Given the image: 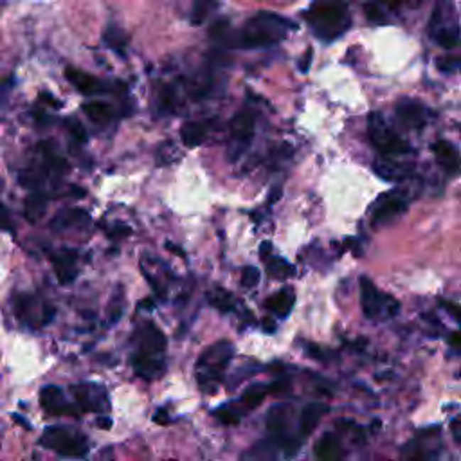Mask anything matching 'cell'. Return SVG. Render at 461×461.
<instances>
[{"mask_svg":"<svg viewBox=\"0 0 461 461\" xmlns=\"http://www.w3.org/2000/svg\"><path fill=\"white\" fill-rule=\"evenodd\" d=\"M47 200H49V198H47V195L42 193V191H35V193L29 195L28 200H26V217L31 222L38 220V218L45 213Z\"/></svg>","mask_w":461,"mask_h":461,"instance_id":"29","label":"cell"},{"mask_svg":"<svg viewBox=\"0 0 461 461\" xmlns=\"http://www.w3.org/2000/svg\"><path fill=\"white\" fill-rule=\"evenodd\" d=\"M0 229L9 231V233H13V229H15L13 227L11 217H9V211L4 206H0Z\"/></svg>","mask_w":461,"mask_h":461,"instance_id":"39","label":"cell"},{"mask_svg":"<svg viewBox=\"0 0 461 461\" xmlns=\"http://www.w3.org/2000/svg\"><path fill=\"white\" fill-rule=\"evenodd\" d=\"M361 301L362 312L368 319H376L382 314L388 315V318H395L400 310L396 299L391 295L380 294L379 288L369 278H361Z\"/></svg>","mask_w":461,"mask_h":461,"instance_id":"8","label":"cell"},{"mask_svg":"<svg viewBox=\"0 0 461 461\" xmlns=\"http://www.w3.org/2000/svg\"><path fill=\"white\" fill-rule=\"evenodd\" d=\"M450 429H452V436L456 440V443H460V418H454L452 423H450Z\"/></svg>","mask_w":461,"mask_h":461,"instance_id":"41","label":"cell"},{"mask_svg":"<svg viewBox=\"0 0 461 461\" xmlns=\"http://www.w3.org/2000/svg\"><path fill=\"white\" fill-rule=\"evenodd\" d=\"M72 395L76 398V406L85 413L92 411H101V409H107V395L103 391V388L99 386H94V384H80V386H74Z\"/></svg>","mask_w":461,"mask_h":461,"instance_id":"12","label":"cell"},{"mask_svg":"<svg viewBox=\"0 0 461 461\" xmlns=\"http://www.w3.org/2000/svg\"><path fill=\"white\" fill-rule=\"evenodd\" d=\"M308 355L314 357V359H321V361L325 359V353H322L321 349H319L318 346H314V345L308 346Z\"/></svg>","mask_w":461,"mask_h":461,"instance_id":"42","label":"cell"},{"mask_svg":"<svg viewBox=\"0 0 461 461\" xmlns=\"http://www.w3.org/2000/svg\"><path fill=\"white\" fill-rule=\"evenodd\" d=\"M368 134L371 144L382 156L395 157L411 151V146L407 144V141H403L398 134L393 132V128L388 126V123L384 121V117L379 112L369 114Z\"/></svg>","mask_w":461,"mask_h":461,"instance_id":"6","label":"cell"},{"mask_svg":"<svg viewBox=\"0 0 461 461\" xmlns=\"http://www.w3.org/2000/svg\"><path fill=\"white\" fill-rule=\"evenodd\" d=\"M310 58H312V53H310V50H308V55H306L305 63H301V70H303V72H306V70H308V63H310Z\"/></svg>","mask_w":461,"mask_h":461,"instance_id":"49","label":"cell"},{"mask_svg":"<svg viewBox=\"0 0 461 461\" xmlns=\"http://www.w3.org/2000/svg\"><path fill=\"white\" fill-rule=\"evenodd\" d=\"M76 260H78V252L72 251V249H62L56 254H53V264H55L60 283H72L74 278H76Z\"/></svg>","mask_w":461,"mask_h":461,"instance_id":"17","label":"cell"},{"mask_svg":"<svg viewBox=\"0 0 461 461\" xmlns=\"http://www.w3.org/2000/svg\"><path fill=\"white\" fill-rule=\"evenodd\" d=\"M295 23L278 13L260 11L245 22L234 36L233 45L240 49H265L283 42L288 33L294 31Z\"/></svg>","mask_w":461,"mask_h":461,"instance_id":"1","label":"cell"},{"mask_svg":"<svg viewBox=\"0 0 461 461\" xmlns=\"http://www.w3.org/2000/svg\"><path fill=\"white\" fill-rule=\"evenodd\" d=\"M276 449H278V445H276L272 440H267V442H261L258 443V445L252 447V449L245 454V457H254V460H272V457L276 456Z\"/></svg>","mask_w":461,"mask_h":461,"instance_id":"32","label":"cell"},{"mask_svg":"<svg viewBox=\"0 0 461 461\" xmlns=\"http://www.w3.org/2000/svg\"><path fill=\"white\" fill-rule=\"evenodd\" d=\"M271 393V384H258V386H251L247 391L242 395V402L247 409H254L256 406H260L265 400V396Z\"/></svg>","mask_w":461,"mask_h":461,"instance_id":"30","label":"cell"},{"mask_svg":"<svg viewBox=\"0 0 461 461\" xmlns=\"http://www.w3.org/2000/svg\"><path fill=\"white\" fill-rule=\"evenodd\" d=\"M264 330L267 334H274L276 332V322L272 319H265L264 321Z\"/></svg>","mask_w":461,"mask_h":461,"instance_id":"44","label":"cell"},{"mask_svg":"<svg viewBox=\"0 0 461 461\" xmlns=\"http://www.w3.org/2000/svg\"><path fill=\"white\" fill-rule=\"evenodd\" d=\"M269 252H271V242H264V244H261V249H260L261 258H265V260H267Z\"/></svg>","mask_w":461,"mask_h":461,"instance_id":"45","label":"cell"},{"mask_svg":"<svg viewBox=\"0 0 461 461\" xmlns=\"http://www.w3.org/2000/svg\"><path fill=\"white\" fill-rule=\"evenodd\" d=\"M258 283H260V271L256 267H245L242 271V285L245 288H254Z\"/></svg>","mask_w":461,"mask_h":461,"instance_id":"35","label":"cell"},{"mask_svg":"<svg viewBox=\"0 0 461 461\" xmlns=\"http://www.w3.org/2000/svg\"><path fill=\"white\" fill-rule=\"evenodd\" d=\"M267 269L271 272L272 278L276 279H285L291 278V276L295 274L294 265L288 264L283 258H276V260H267Z\"/></svg>","mask_w":461,"mask_h":461,"instance_id":"31","label":"cell"},{"mask_svg":"<svg viewBox=\"0 0 461 461\" xmlns=\"http://www.w3.org/2000/svg\"><path fill=\"white\" fill-rule=\"evenodd\" d=\"M105 42L109 43V45L112 47V49L121 50V49H123L124 43H126V36H124L123 33L119 31V29L112 28V29H109V31L105 33Z\"/></svg>","mask_w":461,"mask_h":461,"instance_id":"36","label":"cell"},{"mask_svg":"<svg viewBox=\"0 0 461 461\" xmlns=\"http://www.w3.org/2000/svg\"><path fill=\"white\" fill-rule=\"evenodd\" d=\"M90 222V217L87 211L83 210H65L60 211L58 215L55 217V220L50 222V229L60 233V231H65V229L70 227H85L87 224Z\"/></svg>","mask_w":461,"mask_h":461,"instance_id":"20","label":"cell"},{"mask_svg":"<svg viewBox=\"0 0 461 461\" xmlns=\"http://www.w3.org/2000/svg\"><path fill=\"white\" fill-rule=\"evenodd\" d=\"M40 403H42L43 411L53 416L78 415V411L74 409L72 403L67 402L65 395H63V391L58 386H45V388L40 391Z\"/></svg>","mask_w":461,"mask_h":461,"instance_id":"13","label":"cell"},{"mask_svg":"<svg viewBox=\"0 0 461 461\" xmlns=\"http://www.w3.org/2000/svg\"><path fill=\"white\" fill-rule=\"evenodd\" d=\"M396 117L409 128H422L427 121V109L416 99H402L396 105Z\"/></svg>","mask_w":461,"mask_h":461,"instance_id":"16","label":"cell"},{"mask_svg":"<svg viewBox=\"0 0 461 461\" xmlns=\"http://www.w3.org/2000/svg\"><path fill=\"white\" fill-rule=\"evenodd\" d=\"M411 0H368L366 15L373 23H389L396 16L402 15L403 8Z\"/></svg>","mask_w":461,"mask_h":461,"instance_id":"11","label":"cell"},{"mask_svg":"<svg viewBox=\"0 0 461 461\" xmlns=\"http://www.w3.org/2000/svg\"><path fill=\"white\" fill-rule=\"evenodd\" d=\"M210 301L211 305L217 306L220 312L233 310V298H231V294H227V292L220 291V288H217L213 294H210Z\"/></svg>","mask_w":461,"mask_h":461,"instance_id":"33","label":"cell"},{"mask_svg":"<svg viewBox=\"0 0 461 461\" xmlns=\"http://www.w3.org/2000/svg\"><path fill=\"white\" fill-rule=\"evenodd\" d=\"M295 303V294L292 288H283V291H279L278 294L271 295L265 303V308L272 314H276L278 318H287L288 314L292 312Z\"/></svg>","mask_w":461,"mask_h":461,"instance_id":"23","label":"cell"},{"mask_svg":"<svg viewBox=\"0 0 461 461\" xmlns=\"http://www.w3.org/2000/svg\"><path fill=\"white\" fill-rule=\"evenodd\" d=\"M136 341L139 345V352L148 355H161L166 349V337L153 322H146L137 330Z\"/></svg>","mask_w":461,"mask_h":461,"instance_id":"15","label":"cell"},{"mask_svg":"<svg viewBox=\"0 0 461 461\" xmlns=\"http://www.w3.org/2000/svg\"><path fill=\"white\" fill-rule=\"evenodd\" d=\"M97 425H99L101 429H110V427H112V420L107 418V416H103V418L97 420Z\"/></svg>","mask_w":461,"mask_h":461,"instance_id":"46","label":"cell"},{"mask_svg":"<svg viewBox=\"0 0 461 461\" xmlns=\"http://www.w3.org/2000/svg\"><path fill=\"white\" fill-rule=\"evenodd\" d=\"M305 20L321 42L341 38L352 26V15L345 0H315L305 11Z\"/></svg>","mask_w":461,"mask_h":461,"instance_id":"2","label":"cell"},{"mask_svg":"<svg viewBox=\"0 0 461 461\" xmlns=\"http://www.w3.org/2000/svg\"><path fill=\"white\" fill-rule=\"evenodd\" d=\"M65 124H67V128H69L70 136H72L74 139L78 141V143H85L87 132H85V128H83V124L80 123L78 119H67Z\"/></svg>","mask_w":461,"mask_h":461,"instance_id":"38","label":"cell"},{"mask_svg":"<svg viewBox=\"0 0 461 461\" xmlns=\"http://www.w3.org/2000/svg\"><path fill=\"white\" fill-rule=\"evenodd\" d=\"M429 35L442 49H456L460 43V16L452 0H438L430 13Z\"/></svg>","mask_w":461,"mask_h":461,"instance_id":"4","label":"cell"},{"mask_svg":"<svg viewBox=\"0 0 461 461\" xmlns=\"http://www.w3.org/2000/svg\"><path fill=\"white\" fill-rule=\"evenodd\" d=\"M15 308L20 321H23L29 326L47 325V322L53 321V315H55V308L49 305H45V308H43L42 312H38V301H36L35 295L29 294L18 295L15 303Z\"/></svg>","mask_w":461,"mask_h":461,"instance_id":"10","label":"cell"},{"mask_svg":"<svg viewBox=\"0 0 461 461\" xmlns=\"http://www.w3.org/2000/svg\"><path fill=\"white\" fill-rule=\"evenodd\" d=\"M288 416H291V407L287 403L274 406L267 415V430L271 434V440L285 452V456H294L299 450L301 440L294 438L288 434Z\"/></svg>","mask_w":461,"mask_h":461,"instance_id":"7","label":"cell"},{"mask_svg":"<svg viewBox=\"0 0 461 461\" xmlns=\"http://www.w3.org/2000/svg\"><path fill=\"white\" fill-rule=\"evenodd\" d=\"M132 366L136 369L137 375L146 376V379H151V376L159 375L163 371V361L157 359V355H148V353L137 352L136 355L132 357Z\"/></svg>","mask_w":461,"mask_h":461,"instance_id":"24","label":"cell"},{"mask_svg":"<svg viewBox=\"0 0 461 461\" xmlns=\"http://www.w3.org/2000/svg\"><path fill=\"white\" fill-rule=\"evenodd\" d=\"M234 355L233 342L220 341L217 345L210 346L206 352L202 353L197 362V379L200 388L207 393H213L218 384L224 380L225 371L229 368V362Z\"/></svg>","mask_w":461,"mask_h":461,"instance_id":"3","label":"cell"},{"mask_svg":"<svg viewBox=\"0 0 461 461\" xmlns=\"http://www.w3.org/2000/svg\"><path fill=\"white\" fill-rule=\"evenodd\" d=\"M220 0H193L190 20L193 26H202L218 8Z\"/></svg>","mask_w":461,"mask_h":461,"instance_id":"28","label":"cell"},{"mask_svg":"<svg viewBox=\"0 0 461 461\" xmlns=\"http://www.w3.org/2000/svg\"><path fill=\"white\" fill-rule=\"evenodd\" d=\"M153 422L159 423V425H166V423H170V416H168L166 409H159V411L156 413V416H153Z\"/></svg>","mask_w":461,"mask_h":461,"instance_id":"40","label":"cell"},{"mask_svg":"<svg viewBox=\"0 0 461 461\" xmlns=\"http://www.w3.org/2000/svg\"><path fill=\"white\" fill-rule=\"evenodd\" d=\"M433 151L438 164L447 175H456L460 171V151H457V148L452 143H449V141H438L433 146Z\"/></svg>","mask_w":461,"mask_h":461,"instance_id":"19","label":"cell"},{"mask_svg":"<svg viewBox=\"0 0 461 461\" xmlns=\"http://www.w3.org/2000/svg\"><path fill=\"white\" fill-rule=\"evenodd\" d=\"M407 207V198L406 195L400 190L386 193L376 200L375 207L371 211V224L375 227L379 225H386L388 222H391L393 218L398 217L400 213H403Z\"/></svg>","mask_w":461,"mask_h":461,"instance_id":"9","label":"cell"},{"mask_svg":"<svg viewBox=\"0 0 461 461\" xmlns=\"http://www.w3.org/2000/svg\"><path fill=\"white\" fill-rule=\"evenodd\" d=\"M213 415L217 416L222 423H227V425H231V423H238L242 418V411H238L234 406H222L220 409H217V411L213 413Z\"/></svg>","mask_w":461,"mask_h":461,"instance_id":"34","label":"cell"},{"mask_svg":"<svg viewBox=\"0 0 461 461\" xmlns=\"http://www.w3.org/2000/svg\"><path fill=\"white\" fill-rule=\"evenodd\" d=\"M436 67H438L442 72L452 74L460 69V58H457V56H442V58H438V62H436Z\"/></svg>","mask_w":461,"mask_h":461,"instance_id":"37","label":"cell"},{"mask_svg":"<svg viewBox=\"0 0 461 461\" xmlns=\"http://www.w3.org/2000/svg\"><path fill=\"white\" fill-rule=\"evenodd\" d=\"M373 171L379 175L380 178L384 180H388V183H398L402 178H406V168L396 164L395 161H388V159H380L373 163Z\"/></svg>","mask_w":461,"mask_h":461,"instance_id":"25","label":"cell"},{"mask_svg":"<svg viewBox=\"0 0 461 461\" xmlns=\"http://www.w3.org/2000/svg\"><path fill=\"white\" fill-rule=\"evenodd\" d=\"M65 78L82 94H89L90 96V94H97L103 90V83H101L99 80L94 78L92 74H87L80 69L69 67V69L65 70Z\"/></svg>","mask_w":461,"mask_h":461,"instance_id":"21","label":"cell"},{"mask_svg":"<svg viewBox=\"0 0 461 461\" xmlns=\"http://www.w3.org/2000/svg\"><path fill=\"white\" fill-rule=\"evenodd\" d=\"M443 306H445V310L450 312V315H452L454 321H460V310H457L456 305H449V303H447V305H443Z\"/></svg>","mask_w":461,"mask_h":461,"instance_id":"43","label":"cell"},{"mask_svg":"<svg viewBox=\"0 0 461 461\" xmlns=\"http://www.w3.org/2000/svg\"><path fill=\"white\" fill-rule=\"evenodd\" d=\"M460 346H461V334H460V332H454V334H452V348L460 349Z\"/></svg>","mask_w":461,"mask_h":461,"instance_id":"47","label":"cell"},{"mask_svg":"<svg viewBox=\"0 0 461 461\" xmlns=\"http://www.w3.org/2000/svg\"><path fill=\"white\" fill-rule=\"evenodd\" d=\"M279 197H281V188H276V191H272L269 197V204H274L276 200H279Z\"/></svg>","mask_w":461,"mask_h":461,"instance_id":"48","label":"cell"},{"mask_svg":"<svg viewBox=\"0 0 461 461\" xmlns=\"http://www.w3.org/2000/svg\"><path fill=\"white\" fill-rule=\"evenodd\" d=\"M314 452L321 461H339L345 456L341 442H339L337 436L332 433L325 434L321 440H318Z\"/></svg>","mask_w":461,"mask_h":461,"instance_id":"22","label":"cell"},{"mask_svg":"<svg viewBox=\"0 0 461 461\" xmlns=\"http://www.w3.org/2000/svg\"><path fill=\"white\" fill-rule=\"evenodd\" d=\"M256 114L252 109H242L231 121V139L240 146V151L249 144L254 136Z\"/></svg>","mask_w":461,"mask_h":461,"instance_id":"14","label":"cell"},{"mask_svg":"<svg viewBox=\"0 0 461 461\" xmlns=\"http://www.w3.org/2000/svg\"><path fill=\"white\" fill-rule=\"evenodd\" d=\"M45 449L55 450L62 457H85L89 452V442L78 430L69 427H47L40 438Z\"/></svg>","mask_w":461,"mask_h":461,"instance_id":"5","label":"cell"},{"mask_svg":"<svg viewBox=\"0 0 461 461\" xmlns=\"http://www.w3.org/2000/svg\"><path fill=\"white\" fill-rule=\"evenodd\" d=\"M328 413V406H322V403L312 402L305 407L301 411V418H299V433L298 438L301 442H305L312 433H314L315 427L319 425L322 416Z\"/></svg>","mask_w":461,"mask_h":461,"instance_id":"18","label":"cell"},{"mask_svg":"<svg viewBox=\"0 0 461 461\" xmlns=\"http://www.w3.org/2000/svg\"><path fill=\"white\" fill-rule=\"evenodd\" d=\"M83 112L89 116V119L99 124L109 123L114 117V109L105 101H90V103L83 105Z\"/></svg>","mask_w":461,"mask_h":461,"instance_id":"27","label":"cell"},{"mask_svg":"<svg viewBox=\"0 0 461 461\" xmlns=\"http://www.w3.org/2000/svg\"><path fill=\"white\" fill-rule=\"evenodd\" d=\"M206 124L198 123V121H190V123H186L180 128V139H183V144H186V146L190 148L202 144V141L206 139Z\"/></svg>","mask_w":461,"mask_h":461,"instance_id":"26","label":"cell"}]
</instances>
